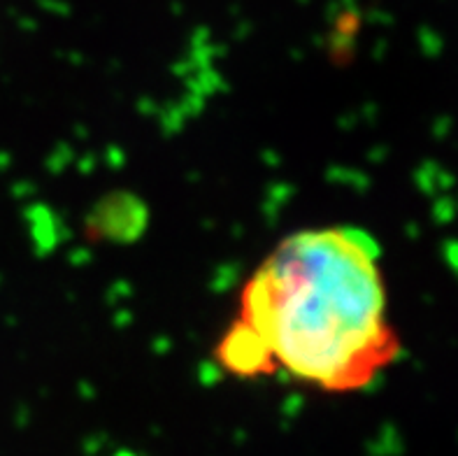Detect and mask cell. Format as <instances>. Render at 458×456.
<instances>
[{"mask_svg": "<svg viewBox=\"0 0 458 456\" xmlns=\"http://www.w3.org/2000/svg\"><path fill=\"white\" fill-rule=\"evenodd\" d=\"M401 354L379 247L356 226L279 240L244 282L216 361L228 375L291 380L326 393L370 387Z\"/></svg>", "mask_w": 458, "mask_h": 456, "instance_id": "6da1fadb", "label": "cell"}]
</instances>
